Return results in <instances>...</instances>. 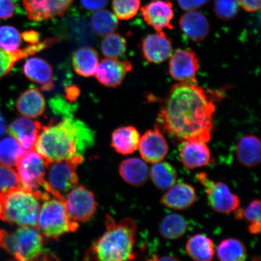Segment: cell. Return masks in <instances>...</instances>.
<instances>
[{"instance_id":"52","label":"cell","mask_w":261,"mask_h":261,"mask_svg":"<svg viewBox=\"0 0 261 261\" xmlns=\"http://www.w3.org/2000/svg\"><path fill=\"white\" fill-rule=\"evenodd\" d=\"M5 261H19V260L17 259H11L6 260Z\"/></svg>"},{"instance_id":"44","label":"cell","mask_w":261,"mask_h":261,"mask_svg":"<svg viewBox=\"0 0 261 261\" xmlns=\"http://www.w3.org/2000/svg\"><path fill=\"white\" fill-rule=\"evenodd\" d=\"M239 2L247 12H256L260 9V0H239Z\"/></svg>"},{"instance_id":"7","label":"cell","mask_w":261,"mask_h":261,"mask_svg":"<svg viewBox=\"0 0 261 261\" xmlns=\"http://www.w3.org/2000/svg\"><path fill=\"white\" fill-rule=\"evenodd\" d=\"M84 161L83 156L72 159L51 163L47 168V182L44 190L54 197L63 198V194L68 193L76 187L78 180L77 168Z\"/></svg>"},{"instance_id":"46","label":"cell","mask_w":261,"mask_h":261,"mask_svg":"<svg viewBox=\"0 0 261 261\" xmlns=\"http://www.w3.org/2000/svg\"><path fill=\"white\" fill-rule=\"evenodd\" d=\"M65 98L68 102H73L77 99L80 94V90L76 86L68 87L65 90Z\"/></svg>"},{"instance_id":"12","label":"cell","mask_w":261,"mask_h":261,"mask_svg":"<svg viewBox=\"0 0 261 261\" xmlns=\"http://www.w3.org/2000/svg\"><path fill=\"white\" fill-rule=\"evenodd\" d=\"M198 70V58L195 52L190 50L178 49L169 61V74L179 83H196L195 76Z\"/></svg>"},{"instance_id":"25","label":"cell","mask_w":261,"mask_h":261,"mask_svg":"<svg viewBox=\"0 0 261 261\" xmlns=\"http://www.w3.org/2000/svg\"><path fill=\"white\" fill-rule=\"evenodd\" d=\"M140 139V134L135 127H120L112 134V146L120 154H133L139 148Z\"/></svg>"},{"instance_id":"10","label":"cell","mask_w":261,"mask_h":261,"mask_svg":"<svg viewBox=\"0 0 261 261\" xmlns=\"http://www.w3.org/2000/svg\"><path fill=\"white\" fill-rule=\"evenodd\" d=\"M65 198L67 213L71 220L87 222L93 217L96 211L95 197L89 189L78 186L68 192Z\"/></svg>"},{"instance_id":"50","label":"cell","mask_w":261,"mask_h":261,"mask_svg":"<svg viewBox=\"0 0 261 261\" xmlns=\"http://www.w3.org/2000/svg\"><path fill=\"white\" fill-rule=\"evenodd\" d=\"M236 214H234V216H236V219L237 220H243L244 218V210L243 208H237L236 210Z\"/></svg>"},{"instance_id":"51","label":"cell","mask_w":261,"mask_h":261,"mask_svg":"<svg viewBox=\"0 0 261 261\" xmlns=\"http://www.w3.org/2000/svg\"><path fill=\"white\" fill-rule=\"evenodd\" d=\"M6 123L4 120L2 118L0 121V137L5 135L6 132Z\"/></svg>"},{"instance_id":"42","label":"cell","mask_w":261,"mask_h":261,"mask_svg":"<svg viewBox=\"0 0 261 261\" xmlns=\"http://www.w3.org/2000/svg\"><path fill=\"white\" fill-rule=\"evenodd\" d=\"M210 0H177L179 6L185 11H193L201 7Z\"/></svg>"},{"instance_id":"20","label":"cell","mask_w":261,"mask_h":261,"mask_svg":"<svg viewBox=\"0 0 261 261\" xmlns=\"http://www.w3.org/2000/svg\"><path fill=\"white\" fill-rule=\"evenodd\" d=\"M25 76L34 83L40 84L42 91L54 89L53 70L50 64L40 58H31L23 67Z\"/></svg>"},{"instance_id":"28","label":"cell","mask_w":261,"mask_h":261,"mask_svg":"<svg viewBox=\"0 0 261 261\" xmlns=\"http://www.w3.org/2000/svg\"><path fill=\"white\" fill-rule=\"evenodd\" d=\"M186 250L195 261H211L215 255L213 242L203 234H197L189 238Z\"/></svg>"},{"instance_id":"17","label":"cell","mask_w":261,"mask_h":261,"mask_svg":"<svg viewBox=\"0 0 261 261\" xmlns=\"http://www.w3.org/2000/svg\"><path fill=\"white\" fill-rule=\"evenodd\" d=\"M143 57L149 63L160 64L171 57V41L164 32L150 34L142 42Z\"/></svg>"},{"instance_id":"47","label":"cell","mask_w":261,"mask_h":261,"mask_svg":"<svg viewBox=\"0 0 261 261\" xmlns=\"http://www.w3.org/2000/svg\"><path fill=\"white\" fill-rule=\"evenodd\" d=\"M33 261H60L58 257L51 252L42 253L41 255L39 256Z\"/></svg>"},{"instance_id":"23","label":"cell","mask_w":261,"mask_h":261,"mask_svg":"<svg viewBox=\"0 0 261 261\" xmlns=\"http://www.w3.org/2000/svg\"><path fill=\"white\" fill-rule=\"evenodd\" d=\"M16 107L22 116L37 118L44 112L45 100L38 89L32 88L21 94L16 101Z\"/></svg>"},{"instance_id":"34","label":"cell","mask_w":261,"mask_h":261,"mask_svg":"<svg viewBox=\"0 0 261 261\" xmlns=\"http://www.w3.org/2000/svg\"><path fill=\"white\" fill-rule=\"evenodd\" d=\"M126 40L117 33L105 36L101 42V51L107 58L118 59L125 54L126 50Z\"/></svg>"},{"instance_id":"1","label":"cell","mask_w":261,"mask_h":261,"mask_svg":"<svg viewBox=\"0 0 261 261\" xmlns=\"http://www.w3.org/2000/svg\"><path fill=\"white\" fill-rule=\"evenodd\" d=\"M215 108L205 90L193 83H179L169 91L156 126L176 139L210 141Z\"/></svg>"},{"instance_id":"30","label":"cell","mask_w":261,"mask_h":261,"mask_svg":"<svg viewBox=\"0 0 261 261\" xmlns=\"http://www.w3.org/2000/svg\"><path fill=\"white\" fill-rule=\"evenodd\" d=\"M153 184L161 190H167L175 184L177 172L174 166L168 162L154 163L149 172Z\"/></svg>"},{"instance_id":"8","label":"cell","mask_w":261,"mask_h":261,"mask_svg":"<svg viewBox=\"0 0 261 261\" xmlns=\"http://www.w3.org/2000/svg\"><path fill=\"white\" fill-rule=\"evenodd\" d=\"M49 164L35 149L27 151L16 165L19 186L32 192L40 191Z\"/></svg>"},{"instance_id":"49","label":"cell","mask_w":261,"mask_h":261,"mask_svg":"<svg viewBox=\"0 0 261 261\" xmlns=\"http://www.w3.org/2000/svg\"><path fill=\"white\" fill-rule=\"evenodd\" d=\"M260 222H256V223H251L248 230L250 233L253 234H258L260 231Z\"/></svg>"},{"instance_id":"45","label":"cell","mask_w":261,"mask_h":261,"mask_svg":"<svg viewBox=\"0 0 261 261\" xmlns=\"http://www.w3.org/2000/svg\"><path fill=\"white\" fill-rule=\"evenodd\" d=\"M22 39L31 44H37L40 42V35L35 31H27L21 34Z\"/></svg>"},{"instance_id":"40","label":"cell","mask_w":261,"mask_h":261,"mask_svg":"<svg viewBox=\"0 0 261 261\" xmlns=\"http://www.w3.org/2000/svg\"><path fill=\"white\" fill-rule=\"evenodd\" d=\"M244 218L251 223L260 222V201L254 200L244 210Z\"/></svg>"},{"instance_id":"11","label":"cell","mask_w":261,"mask_h":261,"mask_svg":"<svg viewBox=\"0 0 261 261\" xmlns=\"http://www.w3.org/2000/svg\"><path fill=\"white\" fill-rule=\"evenodd\" d=\"M73 2V0H22V5L29 19L41 22L63 16Z\"/></svg>"},{"instance_id":"26","label":"cell","mask_w":261,"mask_h":261,"mask_svg":"<svg viewBox=\"0 0 261 261\" xmlns=\"http://www.w3.org/2000/svg\"><path fill=\"white\" fill-rule=\"evenodd\" d=\"M119 173L127 184L134 187L145 185L149 175L148 166L138 158H130L123 161L119 166Z\"/></svg>"},{"instance_id":"43","label":"cell","mask_w":261,"mask_h":261,"mask_svg":"<svg viewBox=\"0 0 261 261\" xmlns=\"http://www.w3.org/2000/svg\"><path fill=\"white\" fill-rule=\"evenodd\" d=\"M109 0H81V4L89 11H99L105 8Z\"/></svg>"},{"instance_id":"35","label":"cell","mask_w":261,"mask_h":261,"mask_svg":"<svg viewBox=\"0 0 261 261\" xmlns=\"http://www.w3.org/2000/svg\"><path fill=\"white\" fill-rule=\"evenodd\" d=\"M22 44L20 33L13 26H0V48L8 51L18 50Z\"/></svg>"},{"instance_id":"39","label":"cell","mask_w":261,"mask_h":261,"mask_svg":"<svg viewBox=\"0 0 261 261\" xmlns=\"http://www.w3.org/2000/svg\"><path fill=\"white\" fill-rule=\"evenodd\" d=\"M50 107L53 112L57 114H61L65 117L72 116L73 106L69 105L60 97H57L51 99Z\"/></svg>"},{"instance_id":"4","label":"cell","mask_w":261,"mask_h":261,"mask_svg":"<svg viewBox=\"0 0 261 261\" xmlns=\"http://www.w3.org/2000/svg\"><path fill=\"white\" fill-rule=\"evenodd\" d=\"M49 194L20 186L0 192V220L19 227H37L42 201Z\"/></svg>"},{"instance_id":"29","label":"cell","mask_w":261,"mask_h":261,"mask_svg":"<svg viewBox=\"0 0 261 261\" xmlns=\"http://www.w3.org/2000/svg\"><path fill=\"white\" fill-rule=\"evenodd\" d=\"M188 222L184 216L177 214H170L163 218L159 224L161 236L168 240H176L182 238L187 232Z\"/></svg>"},{"instance_id":"27","label":"cell","mask_w":261,"mask_h":261,"mask_svg":"<svg viewBox=\"0 0 261 261\" xmlns=\"http://www.w3.org/2000/svg\"><path fill=\"white\" fill-rule=\"evenodd\" d=\"M72 64L77 74L84 77L93 76L95 75L99 65V55L92 47L80 48L74 52Z\"/></svg>"},{"instance_id":"22","label":"cell","mask_w":261,"mask_h":261,"mask_svg":"<svg viewBox=\"0 0 261 261\" xmlns=\"http://www.w3.org/2000/svg\"><path fill=\"white\" fill-rule=\"evenodd\" d=\"M51 39L48 38L37 44H30L15 51H8L0 48V78L11 72L12 68L18 61L28 57L32 56L51 46Z\"/></svg>"},{"instance_id":"13","label":"cell","mask_w":261,"mask_h":261,"mask_svg":"<svg viewBox=\"0 0 261 261\" xmlns=\"http://www.w3.org/2000/svg\"><path fill=\"white\" fill-rule=\"evenodd\" d=\"M132 69L133 65L128 61L106 58L98 65L95 76L103 86L116 88L122 83L127 73Z\"/></svg>"},{"instance_id":"32","label":"cell","mask_w":261,"mask_h":261,"mask_svg":"<svg viewBox=\"0 0 261 261\" xmlns=\"http://www.w3.org/2000/svg\"><path fill=\"white\" fill-rule=\"evenodd\" d=\"M26 152L14 138H6L0 142V163L9 167L14 166Z\"/></svg>"},{"instance_id":"21","label":"cell","mask_w":261,"mask_h":261,"mask_svg":"<svg viewBox=\"0 0 261 261\" xmlns=\"http://www.w3.org/2000/svg\"><path fill=\"white\" fill-rule=\"evenodd\" d=\"M179 26L189 40L194 42L203 41L207 37L210 25L207 19L201 12L189 11L179 19Z\"/></svg>"},{"instance_id":"36","label":"cell","mask_w":261,"mask_h":261,"mask_svg":"<svg viewBox=\"0 0 261 261\" xmlns=\"http://www.w3.org/2000/svg\"><path fill=\"white\" fill-rule=\"evenodd\" d=\"M112 7L117 19L128 20L138 14L140 0H113Z\"/></svg>"},{"instance_id":"38","label":"cell","mask_w":261,"mask_h":261,"mask_svg":"<svg viewBox=\"0 0 261 261\" xmlns=\"http://www.w3.org/2000/svg\"><path fill=\"white\" fill-rule=\"evenodd\" d=\"M19 186L17 172L9 166L0 165V192Z\"/></svg>"},{"instance_id":"14","label":"cell","mask_w":261,"mask_h":261,"mask_svg":"<svg viewBox=\"0 0 261 261\" xmlns=\"http://www.w3.org/2000/svg\"><path fill=\"white\" fill-rule=\"evenodd\" d=\"M139 148L142 159L152 164L162 162L168 152V143L156 125L140 138Z\"/></svg>"},{"instance_id":"19","label":"cell","mask_w":261,"mask_h":261,"mask_svg":"<svg viewBox=\"0 0 261 261\" xmlns=\"http://www.w3.org/2000/svg\"><path fill=\"white\" fill-rule=\"evenodd\" d=\"M197 194L192 186L185 182L175 184L162 196L161 203L175 210H185L195 202Z\"/></svg>"},{"instance_id":"16","label":"cell","mask_w":261,"mask_h":261,"mask_svg":"<svg viewBox=\"0 0 261 261\" xmlns=\"http://www.w3.org/2000/svg\"><path fill=\"white\" fill-rule=\"evenodd\" d=\"M41 123L27 117H18L9 126L8 132L26 151L35 148L42 129Z\"/></svg>"},{"instance_id":"31","label":"cell","mask_w":261,"mask_h":261,"mask_svg":"<svg viewBox=\"0 0 261 261\" xmlns=\"http://www.w3.org/2000/svg\"><path fill=\"white\" fill-rule=\"evenodd\" d=\"M217 256L220 261H246V247L239 240L228 238L218 246Z\"/></svg>"},{"instance_id":"6","label":"cell","mask_w":261,"mask_h":261,"mask_svg":"<svg viewBox=\"0 0 261 261\" xmlns=\"http://www.w3.org/2000/svg\"><path fill=\"white\" fill-rule=\"evenodd\" d=\"M64 201L65 198L50 194L42 201L37 228L45 238L58 240L65 233L75 232L79 228L77 222L68 215Z\"/></svg>"},{"instance_id":"53","label":"cell","mask_w":261,"mask_h":261,"mask_svg":"<svg viewBox=\"0 0 261 261\" xmlns=\"http://www.w3.org/2000/svg\"><path fill=\"white\" fill-rule=\"evenodd\" d=\"M2 119V117H1V115H0V121H1Z\"/></svg>"},{"instance_id":"5","label":"cell","mask_w":261,"mask_h":261,"mask_svg":"<svg viewBox=\"0 0 261 261\" xmlns=\"http://www.w3.org/2000/svg\"><path fill=\"white\" fill-rule=\"evenodd\" d=\"M46 241L37 227H20L15 231L0 229V247L19 261H33L43 253Z\"/></svg>"},{"instance_id":"18","label":"cell","mask_w":261,"mask_h":261,"mask_svg":"<svg viewBox=\"0 0 261 261\" xmlns=\"http://www.w3.org/2000/svg\"><path fill=\"white\" fill-rule=\"evenodd\" d=\"M205 143L198 139L184 142L179 149V156L186 168L194 169L207 166L210 163L211 152Z\"/></svg>"},{"instance_id":"3","label":"cell","mask_w":261,"mask_h":261,"mask_svg":"<svg viewBox=\"0 0 261 261\" xmlns=\"http://www.w3.org/2000/svg\"><path fill=\"white\" fill-rule=\"evenodd\" d=\"M106 231L87 251L84 261H130L134 259V248L138 227L132 218L116 223L107 215Z\"/></svg>"},{"instance_id":"24","label":"cell","mask_w":261,"mask_h":261,"mask_svg":"<svg viewBox=\"0 0 261 261\" xmlns=\"http://www.w3.org/2000/svg\"><path fill=\"white\" fill-rule=\"evenodd\" d=\"M260 142L257 137L253 135L244 136L237 144L238 161L246 167H255L260 163Z\"/></svg>"},{"instance_id":"2","label":"cell","mask_w":261,"mask_h":261,"mask_svg":"<svg viewBox=\"0 0 261 261\" xmlns=\"http://www.w3.org/2000/svg\"><path fill=\"white\" fill-rule=\"evenodd\" d=\"M92 130L73 116L65 117L57 125L42 127L35 149L49 163L83 156L93 145Z\"/></svg>"},{"instance_id":"37","label":"cell","mask_w":261,"mask_h":261,"mask_svg":"<svg viewBox=\"0 0 261 261\" xmlns=\"http://www.w3.org/2000/svg\"><path fill=\"white\" fill-rule=\"evenodd\" d=\"M214 8L218 18L223 20H230L239 12V0H214Z\"/></svg>"},{"instance_id":"33","label":"cell","mask_w":261,"mask_h":261,"mask_svg":"<svg viewBox=\"0 0 261 261\" xmlns=\"http://www.w3.org/2000/svg\"><path fill=\"white\" fill-rule=\"evenodd\" d=\"M91 22L94 32L99 37H105L112 34L119 25L116 16L107 10L94 13Z\"/></svg>"},{"instance_id":"48","label":"cell","mask_w":261,"mask_h":261,"mask_svg":"<svg viewBox=\"0 0 261 261\" xmlns=\"http://www.w3.org/2000/svg\"><path fill=\"white\" fill-rule=\"evenodd\" d=\"M146 261H179L177 257L172 256H159L158 255L152 256Z\"/></svg>"},{"instance_id":"41","label":"cell","mask_w":261,"mask_h":261,"mask_svg":"<svg viewBox=\"0 0 261 261\" xmlns=\"http://www.w3.org/2000/svg\"><path fill=\"white\" fill-rule=\"evenodd\" d=\"M16 5L14 0H0V20H6L14 15Z\"/></svg>"},{"instance_id":"9","label":"cell","mask_w":261,"mask_h":261,"mask_svg":"<svg viewBox=\"0 0 261 261\" xmlns=\"http://www.w3.org/2000/svg\"><path fill=\"white\" fill-rule=\"evenodd\" d=\"M197 179L205 188L210 206L218 213L230 214L239 207V197L223 182H214L204 172L199 173Z\"/></svg>"},{"instance_id":"15","label":"cell","mask_w":261,"mask_h":261,"mask_svg":"<svg viewBox=\"0 0 261 261\" xmlns=\"http://www.w3.org/2000/svg\"><path fill=\"white\" fill-rule=\"evenodd\" d=\"M140 11L146 23L154 28L156 32H163L166 28L173 29L171 21L174 13L171 3L167 0L152 1L143 6Z\"/></svg>"}]
</instances>
